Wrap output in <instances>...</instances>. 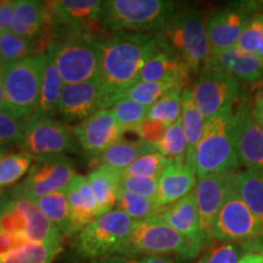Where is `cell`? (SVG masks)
Here are the masks:
<instances>
[{"label": "cell", "instance_id": "obj_19", "mask_svg": "<svg viewBox=\"0 0 263 263\" xmlns=\"http://www.w3.org/2000/svg\"><path fill=\"white\" fill-rule=\"evenodd\" d=\"M236 149L241 167L263 172V128L251 114V103L244 104L235 112Z\"/></svg>", "mask_w": 263, "mask_h": 263}, {"label": "cell", "instance_id": "obj_49", "mask_svg": "<svg viewBox=\"0 0 263 263\" xmlns=\"http://www.w3.org/2000/svg\"><path fill=\"white\" fill-rule=\"evenodd\" d=\"M238 263H263V255L254 254V252H245L240 257Z\"/></svg>", "mask_w": 263, "mask_h": 263}, {"label": "cell", "instance_id": "obj_33", "mask_svg": "<svg viewBox=\"0 0 263 263\" xmlns=\"http://www.w3.org/2000/svg\"><path fill=\"white\" fill-rule=\"evenodd\" d=\"M34 42L20 37L14 32L0 33V66L2 68L35 54Z\"/></svg>", "mask_w": 263, "mask_h": 263}, {"label": "cell", "instance_id": "obj_23", "mask_svg": "<svg viewBox=\"0 0 263 263\" xmlns=\"http://www.w3.org/2000/svg\"><path fill=\"white\" fill-rule=\"evenodd\" d=\"M192 70L182 57L171 47L156 52L141 70L137 83L147 82H178L186 84L189 82ZM136 83V84H137Z\"/></svg>", "mask_w": 263, "mask_h": 263}, {"label": "cell", "instance_id": "obj_1", "mask_svg": "<svg viewBox=\"0 0 263 263\" xmlns=\"http://www.w3.org/2000/svg\"><path fill=\"white\" fill-rule=\"evenodd\" d=\"M64 235L17 188L0 193V263H52Z\"/></svg>", "mask_w": 263, "mask_h": 263}, {"label": "cell", "instance_id": "obj_35", "mask_svg": "<svg viewBox=\"0 0 263 263\" xmlns=\"http://www.w3.org/2000/svg\"><path fill=\"white\" fill-rule=\"evenodd\" d=\"M34 160L35 157L27 151L5 154L0 159V189L18 182L28 173Z\"/></svg>", "mask_w": 263, "mask_h": 263}, {"label": "cell", "instance_id": "obj_37", "mask_svg": "<svg viewBox=\"0 0 263 263\" xmlns=\"http://www.w3.org/2000/svg\"><path fill=\"white\" fill-rule=\"evenodd\" d=\"M124 132H134L147 118L149 107L129 99H120L110 107Z\"/></svg>", "mask_w": 263, "mask_h": 263}, {"label": "cell", "instance_id": "obj_20", "mask_svg": "<svg viewBox=\"0 0 263 263\" xmlns=\"http://www.w3.org/2000/svg\"><path fill=\"white\" fill-rule=\"evenodd\" d=\"M101 105L99 78L76 84H65L59 100L58 115L67 121H84Z\"/></svg>", "mask_w": 263, "mask_h": 263}, {"label": "cell", "instance_id": "obj_21", "mask_svg": "<svg viewBox=\"0 0 263 263\" xmlns=\"http://www.w3.org/2000/svg\"><path fill=\"white\" fill-rule=\"evenodd\" d=\"M70 206L71 236L77 235L85 227L99 218L98 202L87 177L76 174L66 189Z\"/></svg>", "mask_w": 263, "mask_h": 263}, {"label": "cell", "instance_id": "obj_38", "mask_svg": "<svg viewBox=\"0 0 263 263\" xmlns=\"http://www.w3.org/2000/svg\"><path fill=\"white\" fill-rule=\"evenodd\" d=\"M171 160L163 156L157 150L144 154L137 161H134L128 168L122 171L123 176L144 177V178H160L161 174L168 166Z\"/></svg>", "mask_w": 263, "mask_h": 263}, {"label": "cell", "instance_id": "obj_3", "mask_svg": "<svg viewBox=\"0 0 263 263\" xmlns=\"http://www.w3.org/2000/svg\"><path fill=\"white\" fill-rule=\"evenodd\" d=\"M188 166L195 171L197 178L210 174L236 173L241 168L233 110L206 120L203 136Z\"/></svg>", "mask_w": 263, "mask_h": 263}, {"label": "cell", "instance_id": "obj_2", "mask_svg": "<svg viewBox=\"0 0 263 263\" xmlns=\"http://www.w3.org/2000/svg\"><path fill=\"white\" fill-rule=\"evenodd\" d=\"M170 47L163 33H115L101 41L100 108H110L118 94L137 83L141 70L156 52Z\"/></svg>", "mask_w": 263, "mask_h": 263}, {"label": "cell", "instance_id": "obj_45", "mask_svg": "<svg viewBox=\"0 0 263 263\" xmlns=\"http://www.w3.org/2000/svg\"><path fill=\"white\" fill-rule=\"evenodd\" d=\"M85 263H178V259L174 257H162V256H147V257L110 256V257L87 261Z\"/></svg>", "mask_w": 263, "mask_h": 263}, {"label": "cell", "instance_id": "obj_50", "mask_svg": "<svg viewBox=\"0 0 263 263\" xmlns=\"http://www.w3.org/2000/svg\"><path fill=\"white\" fill-rule=\"evenodd\" d=\"M5 108V100H4V89H3L2 83V71H0V111Z\"/></svg>", "mask_w": 263, "mask_h": 263}, {"label": "cell", "instance_id": "obj_25", "mask_svg": "<svg viewBox=\"0 0 263 263\" xmlns=\"http://www.w3.org/2000/svg\"><path fill=\"white\" fill-rule=\"evenodd\" d=\"M47 22V3L38 0H17L11 28L20 37L34 42L43 34Z\"/></svg>", "mask_w": 263, "mask_h": 263}, {"label": "cell", "instance_id": "obj_24", "mask_svg": "<svg viewBox=\"0 0 263 263\" xmlns=\"http://www.w3.org/2000/svg\"><path fill=\"white\" fill-rule=\"evenodd\" d=\"M205 64L215 65L248 84H256L263 78V65L257 55L249 54L238 47L211 52Z\"/></svg>", "mask_w": 263, "mask_h": 263}, {"label": "cell", "instance_id": "obj_14", "mask_svg": "<svg viewBox=\"0 0 263 263\" xmlns=\"http://www.w3.org/2000/svg\"><path fill=\"white\" fill-rule=\"evenodd\" d=\"M263 233V226L252 215L233 188L227 196L212 229V240L241 244Z\"/></svg>", "mask_w": 263, "mask_h": 263}, {"label": "cell", "instance_id": "obj_26", "mask_svg": "<svg viewBox=\"0 0 263 263\" xmlns=\"http://www.w3.org/2000/svg\"><path fill=\"white\" fill-rule=\"evenodd\" d=\"M87 178L97 199L99 215L103 216L115 210L118 195L122 189L121 188L122 171H117L107 166H98L88 174Z\"/></svg>", "mask_w": 263, "mask_h": 263}, {"label": "cell", "instance_id": "obj_17", "mask_svg": "<svg viewBox=\"0 0 263 263\" xmlns=\"http://www.w3.org/2000/svg\"><path fill=\"white\" fill-rule=\"evenodd\" d=\"M236 173L210 174L200 177L194 189L200 221L206 235L212 241V229L230 190L234 188Z\"/></svg>", "mask_w": 263, "mask_h": 263}, {"label": "cell", "instance_id": "obj_52", "mask_svg": "<svg viewBox=\"0 0 263 263\" xmlns=\"http://www.w3.org/2000/svg\"><path fill=\"white\" fill-rule=\"evenodd\" d=\"M194 263H206V256H205V254H203L202 257H200L199 259H197V261H195Z\"/></svg>", "mask_w": 263, "mask_h": 263}, {"label": "cell", "instance_id": "obj_28", "mask_svg": "<svg viewBox=\"0 0 263 263\" xmlns=\"http://www.w3.org/2000/svg\"><path fill=\"white\" fill-rule=\"evenodd\" d=\"M180 118H182L184 134H185L186 145H188L185 163L189 164L194 155V151L201 140L206 127V118L203 117L201 111L199 110L195 101H194L192 88L186 87L183 90L182 116Z\"/></svg>", "mask_w": 263, "mask_h": 263}, {"label": "cell", "instance_id": "obj_41", "mask_svg": "<svg viewBox=\"0 0 263 263\" xmlns=\"http://www.w3.org/2000/svg\"><path fill=\"white\" fill-rule=\"evenodd\" d=\"M25 123V120H21L5 108L0 111V145L21 141L24 137Z\"/></svg>", "mask_w": 263, "mask_h": 263}, {"label": "cell", "instance_id": "obj_15", "mask_svg": "<svg viewBox=\"0 0 263 263\" xmlns=\"http://www.w3.org/2000/svg\"><path fill=\"white\" fill-rule=\"evenodd\" d=\"M123 133L111 108H100L73 128L82 149L95 156L122 139Z\"/></svg>", "mask_w": 263, "mask_h": 263}, {"label": "cell", "instance_id": "obj_46", "mask_svg": "<svg viewBox=\"0 0 263 263\" xmlns=\"http://www.w3.org/2000/svg\"><path fill=\"white\" fill-rule=\"evenodd\" d=\"M17 5V0H4L0 2V33L10 31L12 17Z\"/></svg>", "mask_w": 263, "mask_h": 263}, {"label": "cell", "instance_id": "obj_36", "mask_svg": "<svg viewBox=\"0 0 263 263\" xmlns=\"http://www.w3.org/2000/svg\"><path fill=\"white\" fill-rule=\"evenodd\" d=\"M156 150L171 161L185 162L188 145H186L185 134H184L182 118L167 127L162 140L156 146Z\"/></svg>", "mask_w": 263, "mask_h": 263}, {"label": "cell", "instance_id": "obj_7", "mask_svg": "<svg viewBox=\"0 0 263 263\" xmlns=\"http://www.w3.org/2000/svg\"><path fill=\"white\" fill-rule=\"evenodd\" d=\"M47 59V51H38L2 68L5 110L21 120L27 121L38 106Z\"/></svg>", "mask_w": 263, "mask_h": 263}, {"label": "cell", "instance_id": "obj_42", "mask_svg": "<svg viewBox=\"0 0 263 263\" xmlns=\"http://www.w3.org/2000/svg\"><path fill=\"white\" fill-rule=\"evenodd\" d=\"M242 250L238 244L212 240L206 250V263H238Z\"/></svg>", "mask_w": 263, "mask_h": 263}, {"label": "cell", "instance_id": "obj_29", "mask_svg": "<svg viewBox=\"0 0 263 263\" xmlns=\"http://www.w3.org/2000/svg\"><path fill=\"white\" fill-rule=\"evenodd\" d=\"M47 66H45L44 74H43L41 95H39L38 106L34 112L54 117L55 114H58L59 100H60L65 83L59 73L54 58L49 51H47Z\"/></svg>", "mask_w": 263, "mask_h": 263}, {"label": "cell", "instance_id": "obj_39", "mask_svg": "<svg viewBox=\"0 0 263 263\" xmlns=\"http://www.w3.org/2000/svg\"><path fill=\"white\" fill-rule=\"evenodd\" d=\"M115 209L127 213L134 221H141L149 218L156 211L157 207L154 200L121 189Z\"/></svg>", "mask_w": 263, "mask_h": 263}, {"label": "cell", "instance_id": "obj_47", "mask_svg": "<svg viewBox=\"0 0 263 263\" xmlns=\"http://www.w3.org/2000/svg\"><path fill=\"white\" fill-rule=\"evenodd\" d=\"M251 114L254 120L263 128V84L256 91L254 100L251 103Z\"/></svg>", "mask_w": 263, "mask_h": 263}, {"label": "cell", "instance_id": "obj_40", "mask_svg": "<svg viewBox=\"0 0 263 263\" xmlns=\"http://www.w3.org/2000/svg\"><path fill=\"white\" fill-rule=\"evenodd\" d=\"M263 45V12H256L250 20L236 47L249 54H256Z\"/></svg>", "mask_w": 263, "mask_h": 263}, {"label": "cell", "instance_id": "obj_53", "mask_svg": "<svg viewBox=\"0 0 263 263\" xmlns=\"http://www.w3.org/2000/svg\"><path fill=\"white\" fill-rule=\"evenodd\" d=\"M4 155H5V150L3 149V147H0V159H2Z\"/></svg>", "mask_w": 263, "mask_h": 263}, {"label": "cell", "instance_id": "obj_31", "mask_svg": "<svg viewBox=\"0 0 263 263\" xmlns=\"http://www.w3.org/2000/svg\"><path fill=\"white\" fill-rule=\"evenodd\" d=\"M51 224L57 227L62 235L71 238V218L66 190L55 192L33 200Z\"/></svg>", "mask_w": 263, "mask_h": 263}, {"label": "cell", "instance_id": "obj_27", "mask_svg": "<svg viewBox=\"0 0 263 263\" xmlns=\"http://www.w3.org/2000/svg\"><path fill=\"white\" fill-rule=\"evenodd\" d=\"M156 150L143 140L120 139L112 146L99 154L93 159L98 166H107L117 171H124L144 154Z\"/></svg>", "mask_w": 263, "mask_h": 263}, {"label": "cell", "instance_id": "obj_32", "mask_svg": "<svg viewBox=\"0 0 263 263\" xmlns=\"http://www.w3.org/2000/svg\"><path fill=\"white\" fill-rule=\"evenodd\" d=\"M185 85H178L174 89L164 94L155 104L151 105L147 112L149 120L163 123L170 127L182 116V98Z\"/></svg>", "mask_w": 263, "mask_h": 263}, {"label": "cell", "instance_id": "obj_22", "mask_svg": "<svg viewBox=\"0 0 263 263\" xmlns=\"http://www.w3.org/2000/svg\"><path fill=\"white\" fill-rule=\"evenodd\" d=\"M196 173L185 162L171 161L159 178V189L154 199L157 209L172 205L193 193L196 186Z\"/></svg>", "mask_w": 263, "mask_h": 263}, {"label": "cell", "instance_id": "obj_12", "mask_svg": "<svg viewBox=\"0 0 263 263\" xmlns=\"http://www.w3.org/2000/svg\"><path fill=\"white\" fill-rule=\"evenodd\" d=\"M257 2H235L227 8L212 10L206 16V31L211 52L236 47L250 20L258 12Z\"/></svg>", "mask_w": 263, "mask_h": 263}, {"label": "cell", "instance_id": "obj_55", "mask_svg": "<svg viewBox=\"0 0 263 263\" xmlns=\"http://www.w3.org/2000/svg\"><path fill=\"white\" fill-rule=\"evenodd\" d=\"M0 71H2V66H0Z\"/></svg>", "mask_w": 263, "mask_h": 263}, {"label": "cell", "instance_id": "obj_5", "mask_svg": "<svg viewBox=\"0 0 263 263\" xmlns=\"http://www.w3.org/2000/svg\"><path fill=\"white\" fill-rule=\"evenodd\" d=\"M101 41L93 31H66L49 43L47 51L54 58L65 84L99 78Z\"/></svg>", "mask_w": 263, "mask_h": 263}, {"label": "cell", "instance_id": "obj_9", "mask_svg": "<svg viewBox=\"0 0 263 263\" xmlns=\"http://www.w3.org/2000/svg\"><path fill=\"white\" fill-rule=\"evenodd\" d=\"M163 34L192 72L199 71L211 54L206 17L199 10H179L171 20Z\"/></svg>", "mask_w": 263, "mask_h": 263}, {"label": "cell", "instance_id": "obj_43", "mask_svg": "<svg viewBox=\"0 0 263 263\" xmlns=\"http://www.w3.org/2000/svg\"><path fill=\"white\" fill-rule=\"evenodd\" d=\"M121 188L127 190V192L137 194V195L154 200L157 194V189H159V179L144 178V177H129L122 174Z\"/></svg>", "mask_w": 263, "mask_h": 263}, {"label": "cell", "instance_id": "obj_51", "mask_svg": "<svg viewBox=\"0 0 263 263\" xmlns=\"http://www.w3.org/2000/svg\"><path fill=\"white\" fill-rule=\"evenodd\" d=\"M256 55H257V57L259 58V60H261V62H262V65H263V45L261 48L258 49V51L256 52Z\"/></svg>", "mask_w": 263, "mask_h": 263}, {"label": "cell", "instance_id": "obj_48", "mask_svg": "<svg viewBox=\"0 0 263 263\" xmlns=\"http://www.w3.org/2000/svg\"><path fill=\"white\" fill-rule=\"evenodd\" d=\"M238 245L241 248L242 251L263 255V233H261V234L257 236H255V238L246 240V241Z\"/></svg>", "mask_w": 263, "mask_h": 263}, {"label": "cell", "instance_id": "obj_16", "mask_svg": "<svg viewBox=\"0 0 263 263\" xmlns=\"http://www.w3.org/2000/svg\"><path fill=\"white\" fill-rule=\"evenodd\" d=\"M149 218L171 227L199 248L205 249L211 244L201 226L194 192L172 205L160 207Z\"/></svg>", "mask_w": 263, "mask_h": 263}, {"label": "cell", "instance_id": "obj_30", "mask_svg": "<svg viewBox=\"0 0 263 263\" xmlns=\"http://www.w3.org/2000/svg\"><path fill=\"white\" fill-rule=\"evenodd\" d=\"M234 189L263 226V172L246 170L234 177Z\"/></svg>", "mask_w": 263, "mask_h": 263}, {"label": "cell", "instance_id": "obj_54", "mask_svg": "<svg viewBox=\"0 0 263 263\" xmlns=\"http://www.w3.org/2000/svg\"><path fill=\"white\" fill-rule=\"evenodd\" d=\"M259 10H263V3H261V4H259Z\"/></svg>", "mask_w": 263, "mask_h": 263}, {"label": "cell", "instance_id": "obj_11", "mask_svg": "<svg viewBox=\"0 0 263 263\" xmlns=\"http://www.w3.org/2000/svg\"><path fill=\"white\" fill-rule=\"evenodd\" d=\"M25 151L34 157L64 155L77 147L73 132L54 117L33 112L26 121L21 140Z\"/></svg>", "mask_w": 263, "mask_h": 263}, {"label": "cell", "instance_id": "obj_6", "mask_svg": "<svg viewBox=\"0 0 263 263\" xmlns=\"http://www.w3.org/2000/svg\"><path fill=\"white\" fill-rule=\"evenodd\" d=\"M202 250L164 223L146 218L134 221L129 236L116 256H162L177 259H192L201 254Z\"/></svg>", "mask_w": 263, "mask_h": 263}, {"label": "cell", "instance_id": "obj_8", "mask_svg": "<svg viewBox=\"0 0 263 263\" xmlns=\"http://www.w3.org/2000/svg\"><path fill=\"white\" fill-rule=\"evenodd\" d=\"M133 224L134 219L121 210L105 213L78 233L76 254L84 261L116 256L129 236Z\"/></svg>", "mask_w": 263, "mask_h": 263}, {"label": "cell", "instance_id": "obj_4", "mask_svg": "<svg viewBox=\"0 0 263 263\" xmlns=\"http://www.w3.org/2000/svg\"><path fill=\"white\" fill-rule=\"evenodd\" d=\"M179 10L180 3L170 0H106L99 25L116 33H163Z\"/></svg>", "mask_w": 263, "mask_h": 263}, {"label": "cell", "instance_id": "obj_34", "mask_svg": "<svg viewBox=\"0 0 263 263\" xmlns=\"http://www.w3.org/2000/svg\"><path fill=\"white\" fill-rule=\"evenodd\" d=\"M178 85L185 84L178 83V82H155V83L140 82V83H137L133 87H130L129 89L118 94L116 99H115V101L120 100V99H129V100H133L136 103L144 105V106L150 107L159 99L162 98L164 94H167L176 87H178Z\"/></svg>", "mask_w": 263, "mask_h": 263}, {"label": "cell", "instance_id": "obj_18", "mask_svg": "<svg viewBox=\"0 0 263 263\" xmlns=\"http://www.w3.org/2000/svg\"><path fill=\"white\" fill-rule=\"evenodd\" d=\"M103 2L100 0H60L47 3L45 26L62 31H91L99 24Z\"/></svg>", "mask_w": 263, "mask_h": 263}, {"label": "cell", "instance_id": "obj_10", "mask_svg": "<svg viewBox=\"0 0 263 263\" xmlns=\"http://www.w3.org/2000/svg\"><path fill=\"white\" fill-rule=\"evenodd\" d=\"M196 106L206 120L228 110L239 98L240 83L235 77L215 65L205 64L192 87Z\"/></svg>", "mask_w": 263, "mask_h": 263}, {"label": "cell", "instance_id": "obj_13", "mask_svg": "<svg viewBox=\"0 0 263 263\" xmlns=\"http://www.w3.org/2000/svg\"><path fill=\"white\" fill-rule=\"evenodd\" d=\"M76 177L72 161L65 155L35 157L26 179L16 186L29 200L66 190Z\"/></svg>", "mask_w": 263, "mask_h": 263}, {"label": "cell", "instance_id": "obj_44", "mask_svg": "<svg viewBox=\"0 0 263 263\" xmlns=\"http://www.w3.org/2000/svg\"><path fill=\"white\" fill-rule=\"evenodd\" d=\"M166 129L167 126H164L163 123L156 122V121L146 118L144 122H141L139 126L137 127L134 133L138 134L140 140H143L144 143L149 144V145L156 149V146L159 145L160 141L162 140Z\"/></svg>", "mask_w": 263, "mask_h": 263}]
</instances>
